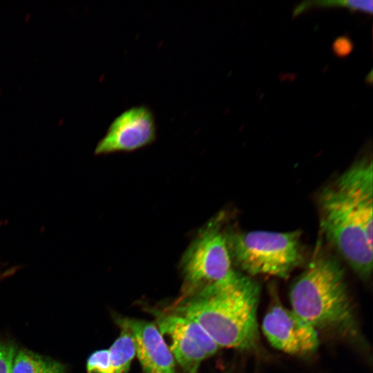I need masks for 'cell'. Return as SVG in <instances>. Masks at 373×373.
Returning a JSON list of instances; mask_svg holds the SVG:
<instances>
[{
    "mask_svg": "<svg viewBox=\"0 0 373 373\" xmlns=\"http://www.w3.org/2000/svg\"><path fill=\"white\" fill-rule=\"evenodd\" d=\"M259 287L238 272L231 278L183 295L167 311L198 323L220 347L251 350L258 339Z\"/></svg>",
    "mask_w": 373,
    "mask_h": 373,
    "instance_id": "obj_1",
    "label": "cell"
},
{
    "mask_svg": "<svg viewBox=\"0 0 373 373\" xmlns=\"http://www.w3.org/2000/svg\"><path fill=\"white\" fill-rule=\"evenodd\" d=\"M292 311L314 328H349L354 314L340 262L328 254H316L294 283Z\"/></svg>",
    "mask_w": 373,
    "mask_h": 373,
    "instance_id": "obj_2",
    "label": "cell"
},
{
    "mask_svg": "<svg viewBox=\"0 0 373 373\" xmlns=\"http://www.w3.org/2000/svg\"><path fill=\"white\" fill-rule=\"evenodd\" d=\"M324 235L359 276L372 271V211L348 196L334 182L324 187L318 200Z\"/></svg>",
    "mask_w": 373,
    "mask_h": 373,
    "instance_id": "obj_3",
    "label": "cell"
},
{
    "mask_svg": "<svg viewBox=\"0 0 373 373\" xmlns=\"http://www.w3.org/2000/svg\"><path fill=\"white\" fill-rule=\"evenodd\" d=\"M298 231H251L227 233L233 261L249 275L287 278L304 260Z\"/></svg>",
    "mask_w": 373,
    "mask_h": 373,
    "instance_id": "obj_4",
    "label": "cell"
},
{
    "mask_svg": "<svg viewBox=\"0 0 373 373\" xmlns=\"http://www.w3.org/2000/svg\"><path fill=\"white\" fill-rule=\"evenodd\" d=\"M220 226L218 218L210 222L185 251L181 262L184 295L227 280L237 273L233 268L227 233Z\"/></svg>",
    "mask_w": 373,
    "mask_h": 373,
    "instance_id": "obj_5",
    "label": "cell"
},
{
    "mask_svg": "<svg viewBox=\"0 0 373 373\" xmlns=\"http://www.w3.org/2000/svg\"><path fill=\"white\" fill-rule=\"evenodd\" d=\"M153 313L155 325L183 373H198L202 362L220 348L192 319L167 310Z\"/></svg>",
    "mask_w": 373,
    "mask_h": 373,
    "instance_id": "obj_6",
    "label": "cell"
},
{
    "mask_svg": "<svg viewBox=\"0 0 373 373\" xmlns=\"http://www.w3.org/2000/svg\"><path fill=\"white\" fill-rule=\"evenodd\" d=\"M156 137L153 111L144 105L133 106L113 119L95 147V154L133 151L151 144Z\"/></svg>",
    "mask_w": 373,
    "mask_h": 373,
    "instance_id": "obj_7",
    "label": "cell"
},
{
    "mask_svg": "<svg viewBox=\"0 0 373 373\" xmlns=\"http://www.w3.org/2000/svg\"><path fill=\"white\" fill-rule=\"evenodd\" d=\"M262 328L273 347L289 354H311L319 344L316 329L280 305L273 306L265 314Z\"/></svg>",
    "mask_w": 373,
    "mask_h": 373,
    "instance_id": "obj_8",
    "label": "cell"
},
{
    "mask_svg": "<svg viewBox=\"0 0 373 373\" xmlns=\"http://www.w3.org/2000/svg\"><path fill=\"white\" fill-rule=\"evenodd\" d=\"M115 321L132 336L144 373H177L173 356L155 323L121 316Z\"/></svg>",
    "mask_w": 373,
    "mask_h": 373,
    "instance_id": "obj_9",
    "label": "cell"
},
{
    "mask_svg": "<svg viewBox=\"0 0 373 373\" xmlns=\"http://www.w3.org/2000/svg\"><path fill=\"white\" fill-rule=\"evenodd\" d=\"M11 373H65V367L31 351L20 350L14 356Z\"/></svg>",
    "mask_w": 373,
    "mask_h": 373,
    "instance_id": "obj_10",
    "label": "cell"
},
{
    "mask_svg": "<svg viewBox=\"0 0 373 373\" xmlns=\"http://www.w3.org/2000/svg\"><path fill=\"white\" fill-rule=\"evenodd\" d=\"M108 373H127L135 356L134 341L130 334L121 329L119 336L108 349Z\"/></svg>",
    "mask_w": 373,
    "mask_h": 373,
    "instance_id": "obj_11",
    "label": "cell"
},
{
    "mask_svg": "<svg viewBox=\"0 0 373 373\" xmlns=\"http://www.w3.org/2000/svg\"><path fill=\"white\" fill-rule=\"evenodd\" d=\"M373 1L372 0H335V1H305L297 5L293 10V16L298 15L312 8L344 7L351 10L371 13Z\"/></svg>",
    "mask_w": 373,
    "mask_h": 373,
    "instance_id": "obj_12",
    "label": "cell"
},
{
    "mask_svg": "<svg viewBox=\"0 0 373 373\" xmlns=\"http://www.w3.org/2000/svg\"><path fill=\"white\" fill-rule=\"evenodd\" d=\"M109 364L108 350H97L92 353L87 360V373H108Z\"/></svg>",
    "mask_w": 373,
    "mask_h": 373,
    "instance_id": "obj_13",
    "label": "cell"
},
{
    "mask_svg": "<svg viewBox=\"0 0 373 373\" xmlns=\"http://www.w3.org/2000/svg\"><path fill=\"white\" fill-rule=\"evenodd\" d=\"M16 348L11 343L0 342V373H11Z\"/></svg>",
    "mask_w": 373,
    "mask_h": 373,
    "instance_id": "obj_14",
    "label": "cell"
},
{
    "mask_svg": "<svg viewBox=\"0 0 373 373\" xmlns=\"http://www.w3.org/2000/svg\"><path fill=\"white\" fill-rule=\"evenodd\" d=\"M4 274H0V278H2V276H3Z\"/></svg>",
    "mask_w": 373,
    "mask_h": 373,
    "instance_id": "obj_15",
    "label": "cell"
}]
</instances>
